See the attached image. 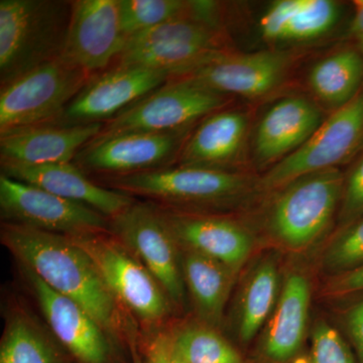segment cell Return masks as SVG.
Returning <instances> with one entry per match:
<instances>
[{
    "label": "cell",
    "instance_id": "d6a6232c",
    "mask_svg": "<svg viewBox=\"0 0 363 363\" xmlns=\"http://www.w3.org/2000/svg\"><path fill=\"white\" fill-rule=\"evenodd\" d=\"M345 323L357 357L363 363V301L350 308L346 314Z\"/></svg>",
    "mask_w": 363,
    "mask_h": 363
},
{
    "label": "cell",
    "instance_id": "4dcf8cb0",
    "mask_svg": "<svg viewBox=\"0 0 363 363\" xmlns=\"http://www.w3.org/2000/svg\"><path fill=\"white\" fill-rule=\"evenodd\" d=\"M311 363H355V360L338 331L319 322L313 332Z\"/></svg>",
    "mask_w": 363,
    "mask_h": 363
},
{
    "label": "cell",
    "instance_id": "4fadbf2b",
    "mask_svg": "<svg viewBox=\"0 0 363 363\" xmlns=\"http://www.w3.org/2000/svg\"><path fill=\"white\" fill-rule=\"evenodd\" d=\"M169 78L164 72L116 63L95 74L55 123L84 125L106 123Z\"/></svg>",
    "mask_w": 363,
    "mask_h": 363
},
{
    "label": "cell",
    "instance_id": "8d00e7d4",
    "mask_svg": "<svg viewBox=\"0 0 363 363\" xmlns=\"http://www.w3.org/2000/svg\"><path fill=\"white\" fill-rule=\"evenodd\" d=\"M169 363H188L180 354H178V352H177L175 350H174L173 345H172V341L171 345H169Z\"/></svg>",
    "mask_w": 363,
    "mask_h": 363
},
{
    "label": "cell",
    "instance_id": "484cf974",
    "mask_svg": "<svg viewBox=\"0 0 363 363\" xmlns=\"http://www.w3.org/2000/svg\"><path fill=\"white\" fill-rule=\"evenodd\" d=\"M308 81L318 99L337 109L348 104L362 88L363 57L351 48L333 52L312 67Z\"/></svg>",
    "mask_w": 363,
    "mask_h": 363
},
{
    "label": "cell",
    "instance_id": "ffe728a7",
    "mask_svg": "<svg viewBox=\"0 0 363 363\" xmlns=\"http://www.w3.org/2000/svg\"><path fill=\"white\" fill-rule=\"evenodd\" d=\"M248 117L245 112L221 109L191 131L175 164L234 172L247 145Z\"/></svg>",
    "mask_w": 363,
    "mask_h": 363
},
{
    "label": "cell",
    "instance_id": "7a4b0ae2",
    "mask_svg": "<svg viewBox=\"0 0 363 363\" xmlns=\"http://www.w3.org/2000/svg\"><path fill=\"white\" fill-rule=\"evenodd\" d=\"M72 1H0V85L60 58L70 25Z\"/></svg>",
    "mask_w": 363,
    "mask_h": 363
},
{
    "label": "cell",
    "instance_id": "1f68e13d",
    "mask_svg": "<svg viewBox=\"0 0 363 363\" xmlns=\"http://www.w3.org/2000/svg\"><path fill=\"white\" fill-rule=\"evenodd\" d=\"M363 217V152L344 179L339 220L342 226Z\"/></svg>",
    "mask_w": 363,
    "mask_h": 363
},
{
    "label": "cell",
    "instance_id": "e575fe53",
    "mask_svg": "<svg viewBox=\"0 0 363 363\" xmlns=\"http://www.w3.org/2000/svg\"><path fill=\"white\" fill-rule=\"evenodd\" d=\"M169 345L171 339L162 336L150 346L149 363H169Z\"/></svg>",
    "mask_w": 363,
    "mask_h": 363
},
{
    "label": "cell",
    "instance_id": "f546056e",
    "mask_svg": "<svg viewBox=\"0 0 363 363\" xmlns=\"http://www.w3.org/2000/svg\"><path fill=\"white\" fill-rule=\"evenodd\" d=\"M363 266V217L343 227L323 259L327 272L342 276Z\"/></svg>",
    "mask_w": 363,
    "mask_h": 363
},
{
    "label": "cell",
    "instance_id": "ba28073f",
    "mask_svg": "<svg viewBox=\"0 0 363 363\" xmlns=\"http://www.w3.org/2000/svg\"><path fill=\"white\" fill-rule=\"evenodd\" d=\"M68 238L90 257L118 304L150 324L169 316L172 303L159 281L113 234Z\"/></svg>",
    "mask_w": 363,
    "mask_h": 363
},
{
    "label": "cell",
    "instance_id": "5bb4252c",
    "mask_svg": "<svg viewBox=\"0 0 363 363\" xmlns=\"http://www.w3.org/2000/svg\"><path fill=\"white\" fill-rule=\"evenodd\" d=\"M119 0H74L62 58L95 74L105 71L123 51Z\"/></svg>",
    "mask_w": 363,
    "mask_h": 363
},
{
    "label": "cell",
    "instance_id": "6da1fadb",
    "mask_svg": "<svg viewBox=\"0 0 363 363\" xmlns=\"http://www.w3.org/2000/svg\"><path fill=\"white\" fill-rule=\"evenodd\" d=\"M0 235L21 267L82 306L106 333L121 330L118 302L90 257L68 236L4 221Z\"/></svg>",
    "mask_w": 363,
    "mask_h": 363
},
{
    "label": "cell",
    "instance_id": "836d02e7",
    "mask_svg": "<svg viewBox=\"0 0 363 363\" xmlns=\"http://www.w3.org/2000/svg\"><path fill=\"white\" fill-rule=\"evenodd\" d=\"M331 290L336 294H350L363 291V266L337 277Z\"/></svg>",
    "mask_w": 363,
    "mask_h": 363
},
{
    "label": "cell",
    "instance_id": "30bf717a",
    "mask_svg": "<svg viewBox=\"0 0 363 363\" xmlns=\"http://www.w3.org/2000/svg\"><path fill=\"white\" fill-rule=\"evenodd\" d=\"M111 231L159 281L172 304L185 298L179 245L159 207L135 201L111 219Z\"/></svg>",
    "mask_w": 363,
    "mask_h": 363
},
{
    "label": "cell",
    "instance_id": "cb8c5ba5",
    "mask_svg": "<svg viewBox=\"0 0 363 363\" xmlns=\"http://www.w3.org/2000/svg\"><path fill=\"white\" fill-rule=\"evenodd\" d=\"M181 264L185 286L200 315L208 323H219L235 272L221 262L187 248H184Z\"/></svg>",
    "mask_w": 363,
    "mask_h": 363
},
{
    "label": "cell",
    "instance_id": "7c38bea8",
    "mask_svg": "<svg viewBox=\"0 0 363 363\" xmlns=\"http://www.w3.org/2000/svg\"><path fill=\"white\" fill-rule=\"evenodd\" d=\"M194 128L168 133L96 136L79 152L73 162L84 173L104 175V178L166 168L176 164Z\"/></svg>",
    "mask_w": 363,
    "mask_h": 363
},
{
    "label": "cell",
    "instance_id": "277c9868",
    "mask_svg": "<svg viewBox=\"0 0 363 363\" xmlns=\"http://www.w3.org/2000/svg\"><path fill=\"white\" fill-rule=\"evenodd\" d=\"M344 177L338 168L306 174L278 189L269 210V231L281 245L303 250L330 226L342 198Z\"/></svg>",
    "mask_w": 363,
    "mask_h": 363
},
{
    "label": "cell",
    "instance_id": "8fae6325",
    "mask_svg": "<svg viewBox=\"0 0 363 363\" xmlns=\"http://www.w3.org/2000/svg\"><path fill=\"white\" fill-rule=\"evenodd\" d=\"M0 211L4 222L65 236L107 233L111 219L35 186L0 175Z\"/></svg>",
    "mask_w": 363,
    "mask_h": 363
},
{
    "label": "cell",
    "instance_id": "2e32d148",
    "mask_svg": "<svg viewBox=\"0 0 363 363\" xmlns=\"http://www.w3.org/2000/svg\"><path fill=\"white\" fill-rule=\"evenodd\" d=\"M102 126L45 123L4 131L0 133V164L30 167L73 162Z\"/></svg>",
    "mask_w": 363,
    "mask_h": 363
},
{
    "label": "cell",
    "instance_id": "7402d4cb",
    "mask_svg": "<svg viewBox=\"0 0 363 363\" xmlns=\"http://www.w3.org/2000/svg\"><path fill=\"white\" fill-rule=\"evenodd\" d=\"M340 9L331 0H278L259 21L264 40L302 43L319 39L335 26Z\"/></svg>",
    "mask_w": 363,
    "mask_h": 363
},
{
    "label": "cell",
    "instance_id": "e0dca14e",
    "mask_svg": "<svg viewBox=\"0 0 363 363\" xmlns=\"http://www.w3.org/2000/svg\"><path fill=\"white\" fill-rule=\"evenodd\" d=\"M157 207L179 247L206 255L234 272L240 271L250 257L252 236L238 222L225 217Z\"/></svg>",
    "mask_w": 363,
    "mask_h": 363
},
{
    "label": "cell",
    "instance_id": "8992f818",
    "mask_svg": "<svg viewBox=\"0 0 363 363\" xmlns=\"http://www.w3.org/2000/svg\"><path fill=\"white\" fill-rule=\"evenodd\" d=\"M230 97L187 77H171L104 123L97 136L126 133H168L194 128L226 108Z\"/></svg>",
    "mask_w": 363,
    "mask_h": 363
},
{
    "label": "cell",
    "instance_id": "603a6c76",
    "mask_svg": "<svg viewBox=\"0 0 363 363\" xmlns=\"http://www.w3.org/2000/svg\"><path fill=\"white\" fill-rule=\"evenodd\" d=\"M311 290L307 278L293 272L284 281L267 325L264 352L274 362H286L300 350L307 329Z\"/></svg>",
    "mask_w": 363,
    "mask_h": 363
},
{
    "label": "cell",
    "instance_id": "9c48e42d",
    "mask_svg": "<svg viewBox=\"0 0 363 363\" xmlns=\"http://www.w3.org/2000/svg\"><path fill=\"white\" fill-rule=\"evenodd\" d=\"M363 150V84L348 104L325 119L307 143L272 166L262 178V187L279 189L306 174L337 168Z\"/></svg>",
    "mask_w": 363,
    "mask_h": 363
},
{
    "label": "cell",
    "instance_id": "d6986e66",
    "mask_svg": "<svg viewBox=\"0 0 363 363\" xmlns=\"http://www.w3.org/2000/svg\"><path fill=\"white\" fill-rule=\"evenodd\" d=\"M323 121L319 107L307 98L279 100L257 125L253 140L255 161L260 166L283 161L302 147Z\"/></svg>",
    "mask_w": 363,
    "mask_h": 363
},
{
    "label": "cell",
    "instance_id": "ac0fdd59",
    "mask_svg": "<svg viewBox=\"0 0 363 363\" xmlns=\"http://www.w3.org/2000/svg\"><path fill=\"white\" fill-rule=\"evenodd\" d=\"M45 321L60 342L83 363H104L108 342L104 328L82 306L55 292L33 272L23 267Z\"/></svg>",
    "mask_w": 363,
    "mask_h": 363
},
{
    "label": "cell",
    "instance_id": "5b68a950",
    "mask_svg": "<svg viewBox=\"0 0 363 363\" xmlns=\"http://www.w3.org/2000/svg\"><path fill=\"white\" fill-rule=\"evenodd\" d=\"M226 50L222 23L190 16L133 35L126 40L116 63L181 77Z\"/></svg>",
    "mask_w": 363,
    "mask_h": 363
},
{
    "label": "cell",
    "instance_id": "83f0119b",
    "mask_svg": "<svg viewBox=\"0 0 363 363\" xmlns=\"http://www.w3.org/2000/svg\"><path fill=\"white\" fill-rule=\"evenodd\" d=\"M0 363H60L57 353L30 318L9 320L0 347Z\"/></svg>",
    "mask_w": 363,
    "mask_h": 363
},
{
    "label": "cell",
    "instance_id": "d4e9b609",
    "mask_svg": "<svg viewBox=\"0 0 363 363\" xmlns=\"http://www.w3.org/2000/svg\"><path fill=\"white\" fill-rule=\"evenodd\" d=\"M119 16L125 39L155 26L182 18L222 23L221 4L189 0H119Z\"/></svg>",
    "mask_w": 363,
    "mask_h": 363
},
{
    "label": "cell",
    "instance_id": "f1b7e54d",
    "mask_svg": "<svg viewBox=\"0 0 363 363\" xmlns=\"http://www.w3.org/2000/svg\"><path fill=\"white\" fill-rule=\"evenodd\" d=\"M171 341L174 350L188 363H242L235 348L204 325L183 327Z\"/></svg>",
    "mask_w": 363,
    "mask_h": 363
},
{
    "label": "cell",
    "instance_id": "d590c367",
    "mask_svg": "<svg viewBox=\"0 0 363 363\" xmlns=\"http://www.w3.org/2000/svg\"><path fill=\"white\" fill-rule=\"evenodd\" d=\"M354 16L351 23V32L357 43L358 52L363 57V0H355Z\"/></svg>",
    "mask_w": 363,
    "mask_h": 363
},
{
    "label": "cell",
    "instance_id": "52a82bcc",
    "mask_svg": "<svg viewBox=\"0 0 363 363\" xmlns=\"http://www.w3.org/2000/svg\"><path fill=\"white\" fill-rule=\"evenodd\" d=\"M93 76L60 57L1 86L0 133L57 123Z\"/></svg>",
    "mask_w": 363,
    "mask_h": 363
},
{
    "label": "cell",
    "instance_id": "44dd1931",
    "mask_svg": "<svg viewBox=\"0 0 363 363\" xmlns=\"http://www.w3.org/2000/svg\"><path fill=\"white\" fill-rule=\"evenodd\" d=\"M1 174L79 203L114 218L135 201L130 196L97 185L74 162L44 166H1Z\"/></svg>",
    "mask_w": 363,
    "mask_h": 363
},
{
    "label": "cell",
    "instance_id": "9a60e30c",
    "mask_svg": "<svg viewBox=\"0 0 363 363\" xmlns=\"http://www.w3.org/2000/svg\"><path fill=\"white\" fill-rule=\"evenodd\" d=\"M290 57L285 52L241 54L226 51L215 55L185 76L230 97L259 98L276 89L285 78Z\"/></svg>",
    "mask_w": 363,
    "mask_h": 363
},
{
    "label": "cell",
    "instance_id": "4316f807",
    "mask_svg": "<svg viewBox=\"0 0 363 363\" xmlns=\"http://www.w3.org/2000/svg\"><path fill=\"white\" fill-rule=\"evenodd\" d=\"M279 292V272L272 259L262 260L250 272L241 293L238 333L245 342L252 340L271 318Z\"/></svg>",
    "mask_w": 363,
    "mask_h": 363
},
{
    "label": "cell",
    "instance_id": "3957f363",
    "mask_svg": "<svg viewBox=\"0 0 363 363\" xmlns=\"http://www.w3.org/2000/svg\"><path fill=\"white\" fill-rule=\"evenodd\" d=\"M105 187L168 209L225 206L247 191V177L236 172L173 166L133 175L105 177Z\"/></svg>",
    "mask_w": 363,
    "mask_h": 363
}]
</instances>
